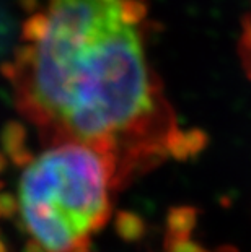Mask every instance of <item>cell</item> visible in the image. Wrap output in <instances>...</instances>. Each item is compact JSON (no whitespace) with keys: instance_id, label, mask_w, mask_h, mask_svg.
<instances>
[{"instance_id":"obj_1","label":"cell","mask_w":251,"mask_h":252,"mask_svg":"<svg viewBox=\"0 0 251 252\" xmlns=\"http://www.w3.org/2000/svg\"><path fill=\"white\" fill-rule=\"evenodd\" d=\"M142 0H47L17 56L21 111L52 143L80 142L119 166L188 153L147 57ZM121 173V166H119Z\"/></svg>"},{"instance_id":"obj_4","label":"cell","mask_w":251,"mask_h":252,"mask_svg":"<svg viewBox=\"0 0 251 252\" xmlns=\"http://www.w3.org/2000/svg\"><path fill=\"white\" fill-rule=\"evenodd\" d=\"M26 252H46V251H44V248H42L41 244H38L36 241H33V243L26 248Z\"/></svg>"},{"instance_id":"obj_5","label":"cell","mask_w":251,"mask_h":252,"mask_svg":"<svg viewBox=\"0 0 251 252\" xmlns=\"http://www.w3.org/2000/svg\"><path fill=\"white\" fill-rule=\"evenodd\" d=\"M0 252H7V249H5V244L0 241Z\"/></svg>"},{"instance_id":"obj_2","label":"cell","mask_w":251,"mask_h":252,"mask_svg":"<svg viewBox=\"0 0 251 252\" xmlns=\"http://www.w3.org/2000/svg\"><path fill=\"white\" fill-rule=\"evenodd\" d=\"M119 178L113 155L80 142L52 143L21 174V220L46 252H87L109 217Z\"/></svg>"},{"instance_id":"obj_3","label":"cell","mask_w":251,"mask_h":252,"mask_svg":"<svg viewBox=\"0 0 251 252\" xmlns=\"http://www.w3.org/2000/svg\"><path fill=\"white\" fill-rule=\"evenodd\" d=\"M242 59L245 62V67H247L248 73L251 75V13L245 23V31H243V37H242Z\"/></svg>"}]
</instances>
